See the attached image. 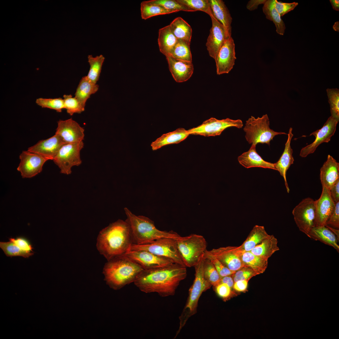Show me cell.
<instances>
[{"label": "cell", "instance_id": "1", "mask_svg": "<svg viewBox=\"0 0 339 339\" xmlns=\"http://www.w3.org/2000/svg\"><path fill=\"white\" fill-rule=\"evenodd\" d=\"M186 267L175 263L143 270L134 283L141 291L157 293L162 297L173 296L180 282L187 276Z\"/></svg>", "mask_w": 339, "mask_h": 339}, {"label": "cell", "instance_id": "2", "mask_svg": "<svg viewBox=\"0 0 339 339\" xmlns=\"http://www.w3.org/2000/svg\"><path fill=\"white\" fill-rule=\"evenodd\" d=\"M132 244L129 226L126 220L118 219L99 233L96 247L108 261L125 254Z\"/></svg>", "mask_w": 339, "mask_h": 339}, {"label": "cell", "instance_id": "3", "mask_svg": "<svg viewBox=\"0 0 339 339\" xmlns=\"http://www.w3.org/2000/svg\"><path fill=\"white\" fill-rule=\"evenodd\" d=\"M143 270L123 254L108 261L104 266L103 273L107 284L110 288L117 290L134 282L137 276Z\"/></svg>", "mask_w": 339, "mask_h": 339}, {"label": "cell", "instance_id": "4", "mask_svg": "<svg viewBox=\"0 0 339 339\" xmlns=\"http://www.w3.org/2000/svg\"><path fill=\"white\" fill-rule=\"evenodd\" d=\"M126 220L130 229L132 244L141 245L150 243L157 239L169 238L175 240L181 236L173 231L160 230L155 227L153 221L143 216H137L128 208H124Z\"/></svg>", "mask_w": 339, "mask_h": 339}, {"label": "cell", "instance_id": "5", "mask_svg": "<svg viewBox=\"0 0 339 339\" xmlns=\"http://www.w3.org/2000/svg\"><path fill=\"white\" fill-rule=\"evenodd\" d=\"M203 259L194 266L195 279L189 289L186 304L179 317V327L176 336L179 333L189 318L196 313L198 301L202 293L212 286L204 276Z\"/></svg>", "mask_w": 339, "mask_h": 339}, {"label": "cell", "instance_id": "6", "mask_svg": "<svg viewBox=\"0 0 339 339\" xmlns=\"http://www.w3.org/2000/svg\"><path fill=\"white\" fill-rule=\"evenodd\" d=\"M177 246L186 267L195 266L203 258L207 243L202 235L193 234L176 240Z\"/></svg>", "mask_w": 339, "mask_h": 339}, {"label": "cell", "instance_id": "7", "mask_svg": "<svg viewBox=\"0 0 339 339\" xmlns=\"http://www.w3.org/2000/svg\"><path fill=\"white\" fill-rule=\"evenodd\" d=\"M269 126V120L267 114L257 118L251 116L246 121L243 128L246 140L250 144L256 145L258 143H266L270 145V141L275 136L288 135L284 132L275 131L270 128Z\"/></svg>", "mask_w": 339, "mask_h": 339}, {"label": "cell", "instance_id": "8", "mask_svg": "<svg viewBox=\"0 0 339 339\" xmlns=\"http://www.w3.org/2000/svg\"><path fill=\"white\" fill-rule=\"evenodd\" d=\"M128 250L148 251L156 255L169 258L175 263L185 266L177 248L176 240L173 239H159L143 245L132 244Z\"/></svg>", "mask_w": 339, "mask_h": 339}, {"label": "cell", "instance_id": "9", "mask_svg": "<svg viewBox=\"0 0 339 339\" xmlns=\"http://www.w3.org/2000/svg\"><path fill=\"white\" fill-rule=\"evenodd\" d=\"M83 146V142L81 141L66 143L61 147L53 160L61 173L70 174L73 166L81 164L80 152Z\"/></svg>", "mask_w": 339, "mask_h": 339}, {"label": "cell", "instance_id": "10", "mask_svg": "<svg viewBox=\"0 0 339 339\" xmlns=\"http://www.w3.org/2000/svg\"><path fill=\"white\" fill-rule=\"evenodd\" d=\"M243 124L240 119L233 120L227 118L218 120L211 117L203 121L198 126L188 130L190 135H199L205 137L220 135L226 129L235 127L241 128Z\"/></svg>", "mask_w": 339, "mask_h": 339}, {"label": "cell", "instance_id": "11", "mask_svg": "<svg viewBox=\"0 0 339 339\" xmlns=\"http://www.w3.org/2000/svg\"><path fill=\"white\" fill-rule=\"evenodd\" d=\"M292 214L299 230L307 235L310 230L315 226V201L310 197L303 199L293 209Z\"/></svg>", "mask_w": 339, "mask_h": 339}, {"label": "cell", "instance_id": "12", "mask_svg": "<svg viewBox=\"0 0 339 339\" xmlns=\"http://www.w3.org/2000/svg\"><path fill=\"white\" fill-rule=\"evenodd\" d=\"M239 246H228L207 250L204 258L213 257L230 270L236 271L245 266L240 256Z\"/></svg>", "mask_w": 339, "mask_h": 339}, {"label": "cell", "instance_id": "13", "mask_svg": "<svg viewBox=\"0 0 339 339\" xmlns=\"http://www.w3.org/2000/svg\"><path fill=\"white\" fill-rule=\"evenodd\" d=\"M338 121L331 116L329 117L320 129L314 132L310 135V136H314L315 139L311 143L301 149L300 156L303 158L305 157L308 155L314 153L317 147L322 143L329 142L335 132Z\"/></svg>", "mask_w": 339, "mask_h": 339}, {"label": "cell", "instance_id": "14", "mask_svg": "<svg viewBox=\"0 0 339 339\" xmlns=\"http://www.w3.org/2000/svg\"><path fill=\"white\" fill-rule=\"evenodd\" d=\"M124 255L136 262L144 270L155 268L175 263L169 258L145 250H128Z\"/></svg>", "mask_w": 339, "mask_h": 339}, {"label": "cell", "instance_id": "15", "mask_svg": "<svg viewBox=\"0 0 339 339\" xmlns=\"http://www.w3.org/2000/svg\"><path fill=\"white\" fill-rule=\"evenodd\" d=\"M235 47L232 37L231 36L227 38L215 60L218 75L228 73L233 68L236 59Z\"/></svg>", "mask_w": 339, "mask_h": 339}, {"label": "cell", "instance_id": "16", "mask_svg": "<svg viewBox=\"0 0 339 339\" xmlns=\"http://www.w3.org/2000/svg\"><path fill=\"white\" fill-rule=\"evenodd\" d=\"M20 162L17 170L23 178L32 177L42 170L47 159L28 151H23L20 154Z\"/></svg>", "mask_w": 339, "mask_h": 339}, {"label": "cell", "instance_id": "17", "mask_svg": "<svg viewBox=\"0 0 339 339\" xmlns=\"http://www.w3.org/2000/svg\"><path fill=\"white\" fill-rule=\"evenodd\" d=\"M315 202V226H325L335 207V203L331 197L330 190L322 186L321 196Z\"/></svg>", "mask_w": 339, "mask_h": 339}, {"label": "cell", "instance_id": "18", "mask_svg": "<svg viewBox=\"0 0 339 339\" xmlns=\"http://www.w3.org/2000/svg\"><path fill=\"white\" fill-rule=\"evenodd\" d=\"M57 123L55 134L60 136L65 143L83 141L84 130L72 118L60 120Z\"/></svg>", "mask_w": 339, "mask_h": 339}, {"label": "cell", "instance_id": "19", "mask_svg": "<svg viewBox=\"0 0 339 339\" xmlns=\"http://www.w3.org/2000/svg\"><path fill=\"white\" fill-rule=\"evenodd\" d=\"M65 143L60 136L55 134L48 138L39 141L29 148L27 150L49 160H53L60 148Z\"/></svg>", "mask_w": 339, "mask_h": 339}, {"label": "cell", "instance_id": "20", "mask_svg": "<svg viewBox=\"0 0 339 339\" xmlns=\"http://www.w3.org/2000/svg\"><path fill=\"white\" fill-rule=\"evenodd\" d=\"M210 17L212 26L206 45L209 56L215 60L220 48L228 37L223 26L213 16Z\"/></svg>", "mask_w": 339, "mask_h": 339}, {"label": "cell", "instance_id": "21", "mask_svg": "<svg viewBox=\"0 0 339 339\" xmlns=\"http://www.w3.org/2000/svg\"><path fill=\"white\" fill-rule=\"evenodd\" d=\"M166 57L170 71L177 82H185L191 77L194 71L192 62L177 59L170 56Z\"/></svg>", "mask_w": 339, "mask_h": 339}, {"label": "cell", "instance_id": "22", "mask_svg": "<svg viewBox=\"0 0 339 339\" xmlns=\"http://www.w3.org/2000/svg\"><path fill=\"white\" fill-rule=\"evenodd\" d=\"M292 127L290 128L288 134V139L285 144L284 151L278 160L274 163L276 170L279 172L280 175L284 179L285 186L288 193L289 192L290 190L286 180V173L294 161L292 155L293 150L290 145L291 140L293 135L292 133Z\"/></svg>", "mask_w": 339, "mask_h": 339}, {"label": "cell", "instance_id": "23", "mask_svg": "<svg viewBox=\"0 0 339 339\" xmlns=\"http://www.w3.org/2000/svg\"><path fill=\"white\" fill-rule=\"evenodd\" d=\"M320 178L322 186L329 190L339 180V163L329 154L320 169Z\"/></svg>", "mask_w": 339, "mask_h": 339}, {"label": "cell", "instance_id": "24", "mask_svg": "<svg viewBox=\"0 0 339 339\" xmlns=\"http://www.w3.org/2000/svg\"><path fill=\"white\" fill-rule=\"evenodd\" d=\"M213 16L224 27L227 37L231 36L232 18L224 2L222 0H209Z\"/></svg>", "mask_w": 339, "mask_h": 339}, {"label": "cell", "instance_id": "25", "mask_svg": "<svg viewBox=\"0 0 339 339\" xmlns=\"http://www.w3.org/2000/svg\"><path fill=\"white\" fill-rule=\"evenodd\" d=\"M238 160L241 165L247 169L260 167L276 170L274 163L263 159L257 152L256 145L253 144H252L248 151L243 153L238 157Z\"/></svg>", "mask_w": 339, "mask_h": 339}, {"label": "cell", "instance_id": "26", "mask_svg": "<svg viewBox=\"0 0 339 339\" xmlns=\"http://www.w3.org/2000/svg\"><path fill=\"white\" fill-rule=\"evenodd\" d=\"M190 135L188 130L179 128L171 132L162 135L151 144L153 151L163 146L172 144H177L186 139Z\"/></svg>", "mask_w": 339, "mask_h": 339}, {"label": "cell", "instance_id": "27", "mask_svg": "<svg viewBox=\"0 0 339 339\" xmlns=\"http://www.w3.org/2000/svg\"><path fill=\"white\" fill-rule=\"evenodd\" d=\"M307 236L315 240L319 241L326 245L332 246L339 251V246L336 237L325 226H315L309 232Z\"/></svg>", "mask_w": 339, "mask_h": 339}, {"label": "cell", "instance_id": "28", "mask_svg": "<svg viewBox=\"0 0 339 339\" xmlns=\"http://www.w3.org/2000/svg\"><path fill=\"white\" fill-rule=\"evenodd\" d=\"M158 41L160 52L166 56H170L178 40L168 25L159 29Z\"/></svg>", "mask_w": 339, "mask_h": 339}, {"label": "cell", "instance_id": "29", "mask_svg": "<svg viewBox=\"0 0 339 339\" xmlns=\"http://www.w3.org/2000/svg\"><path fill=\"white\" fill-rule=\"evenodd\" d=\"M269 235L263 226L256 225L239 247L242 251H250Z\"/></svg>", "mask_w": 339, "mask_h": 339}, {"label": "cell", "instance_id": "30", "mask_svg": "<svg viewBox=\"0 0 339 339\" xmlns=\"http://www.w3.org/2000/svg\"><path fill=\"white\" fill-rule=\"evenodd\" d=\"M277 239L270 235L250 251L253 254L268 259L276 251L279 250Z\"/></svg>", "mask_w": 339, "mask_h": 339}, {"label": "cell", "instance_id": "31", "mask_svg": "<svg viewBox=\"0 0 339 339\" xmlns=\"http://www.w3.org/2000/svg\"><path fill=\"white\" fill-rule=\"evenodd\" d=\"M240 256L245 266L251 268L258 275L263 273L267 268L268 259L254 255L250 251L241 250Z\"/></svg>", "mask_w": 339, "mask_h": 339}, {"label": "cell", "instance_id": "32", "mask_svg": "<svg viewBox=\"0 0 339 339\" xmlns=\"http://www.w3.org/2000/svg\"><path fill=\"white\" fill-rule=\"evenodd\" d=\"M177 40H181L190 43L192 30L190 25L180 17L175 18L169 25Z\"/></svg>", "mask_w": 339, "mask_h": 339}, {"label": "cell", "instance_id": "33", "mask_svg": "<svg viewBox=\"0 0 339 339\" xmlns=\"http://www.w3.org/2000/svg\"><path fill=\"white\" fill-rule=\"evenodd\" d=\"M274 2L275 0H266L262 7L263 12L266 18L274 23L277 33L283 35L286 29L285 24L275 8Z\"/></svg>", "mask_w": 339, "mask_h": 339}, {"label": "cell", "instance_id": "34", "mask_svg": "<svg viewBox=\"0 0 339 339\" xmlns=\"http://www.w3.org/2000/svg\"><path fill=\"white\" fill-rule=\"evenodd\" d=\"M99 86L89 81L86 76L80 80L77 88L75 97L84 106L91 95L96 92Z\"/></svg>", "mask_w": 339, "mask_h": 339}, {"label": "cell", "instance_id": "35", "mask_svg": "<svg viewBox=\"0 0 339 339\" xmlns=\"http://www.w3.org/2000/svg\"><path fill=\"white\" fill-rule=\"evenodd\" d=\"M88 58L90 68L86 77L89 81L96 84L99 80L105 58L101 54L95 57L89 55Z\"/></svg>", "mask_w": 339, "mask_h": 339}, {"label": "cell", "instance_id": "36", "mask_svg": "<svg viewBox=\"0 0 339 339\" xmlns=\"http://www.w3.org/2000/svg\"><path fill=\"white\" fill-rule=\"evenodd\" d=\"M190 44L186 41L178 40L170 56L177 59L192 62Z\"/></svg>", "mask_w": 339, "mask_h": 339}, {"label": "cell", "instance_id": "37", "mask_svg": "<svg viewBox=\"0 0 339 339\" xmlns=\"http://www.w3.org/2000/svg\"><path fill=\"white\" fill-rule=\"evenodd\" d=\"M140 9L141 17L144 19L158 15L174 13L160 6L149 3L146 1H143L141 3Z\"/></svg>", "mask_w": 339, "mask_h": 339}, {"label": "cell", "instance_id": "38", "mask_svg": "<svg viewBox=\"0 0 339 339\" xmlns=\"http://www.w3.org/2000/svg\"><path fill=\"white\" fill-rule=\"evenodd\" d=\"M203 258L204 277L212 286L215 287L220 282L221 277L210 260Z\"/></svg>", "mask_w": 339, "mask_h": 339}, {"label": "cell", "instance_id": "39", "mask_svg": "<svg viewBox=\"0 0 339 339\" xmlns=\"http://www.w3.org/2000/svg\"><path fill=\"white\" fill-rule=\"evenodd\" d=\"M0 247L7 256L12 257L19 256L28 258L34 255L33 253L22 250L13 242L10 240L7 242H0Z\"/></svg>", "mask_w": 339, "mask_h": 339}, {"label": "cell", "instance_id": "40", "mask_svg": "<svg viewBox=\"0 0 339 339\" xmlns=\"http://www.w3.org/2000/svg\"><path fill=\"white\" fill-rule=\"evenodd\" d=\"M148 3L160 6L167 10L176 12L180 11L195 12V10L183 5L176 0H152L146 1Z\"/></svg>", "mask_w": 339, "mask_h": 339}, {"label": "cell", "instance_id": "41", "mask_svg": "<svg viewBox=\"0 0 339 339\" xmlns=\"http://www.w3.org/2000/svg\"><path fill=\"white\" fill-rule=\"evenodd\" d=\"M64 109L70 116L75 113H80L85 110V106L83 105L75 97L71 94L63 96Z\"/></svg>", "mask_w": 339, "mask_h": 339}, {"label": "cell", "instance_id": "42", "mask_svg": "<svg viewBox=\"0 0 339 339\" xmlns=\"http://www.w3.org/2000/svg\"><path fill=\"white\" fill-rule=\"evenodd\" d=\"M326 92L330 104L331 116L339 121V90L327 89Z\"/></svg>", "mask_w": 339, "mask_h": 339}, {"label": "cell", "instance_id": "43", "mask_svg": "<svg viewBox=\"0 0 339 339\" xmlns=\"http://www.w3.org/2000/svg\"><path fill=\"white\" fill-rule=\"evenodd\" d=\"M178 3L195 10L204 12L210 17L212 14L209 0H176Z\"/></svg>", "mask_w": 339, "mask_h": 339}, {"label": "cell", "instance_id": "44", "mask_svg": "<svg viewBox=\"0 0 339 339\" xmlns=\"http://www.w3.org/2000/svg\"><path fill=\"white\" fill-rule=\"evenodd\" d=\"M36 103L42 108H48L61 112L64 109L63 99L61 98H40L37 99Z\"/></svg>", "mask_w": 339, "mask_h": 339}, {"label": "cell", "instance_id": "45", "mask_svg": "<svg viewBox=\"0 0 339 339\" xmlns=\"http://www.w3.org/2000/svg\"><path fill=\"white\" fill-rule=\"evenodd\" d=\"M258 274L250 267L245 266L236 271L231 276L234 282L242 280H249Z\"/></svg>", "mask_w": 339, "mask_h": 339}, {"label": "cell", "instance_id": "46", "mask_svg": "<svg viewBox=\"0 0 339 339\" xmlns=\"http://www.w3.org/2000/svg\"><path fill=\"white\" fill-rule=\"evenodd\" d=\"M298 3H283L275 0L274 5L275 8L280 16H282L290 11L293 10L298 5Z\"/></svg>", "mask_w": 339, "mask_h": 339}, {"label": "cell", "instance_id": "47", "mask_svg": "<svg viewBox=\"0 0 339 339\" xmlns=\"http://www.w3.org/2000/svg\"><path fill=\"white\" fill-rule=\"evenodd\" d=\"M204 258H208L210 260L221 277L232 275L236 272L230 270L215 258L210 257Z\"/></svg>", "mask_w": 339, "mask_h": 339}, {"label": "cell", "instance_id": "48", "mask_svg": "<svg viewBox=\"0 0 339 339\" xmlns=\"http://www.w3.org/2000/svg\"><path fill=\"white\" fill-rule=\"evenodd\" d=\"M216 292L221 298L226 299L232 295V289L225 283L220 282L214 287Z\"/></svg>", "mask_w": 339, "mask_h": 339}, {"label": "cell", "instance_id": "49", "mask_svg": "<svg viewBox=\"0 0 339 339\" xmlns=\"http://www.w3.org/2000/svg\"><path fill=\"white\" fill-rule=\"evenodd\" d=\"M339 229V201L335 203V207L332 214L327 221L326 225Z\"/></svg>", "mask_w": 339, "mask_h": 339}, {"label": "cell", "instance_id": "50", "mask_svg": "<svg viewBox=\"0 0 339 339\" xmlns=\"http://www.w3.org/2000/svg\"><path fill=\"white\" fill-rule=\"evenodd\" d=\"M10 241L13 242L22 250L29 252H33V248L30 242L26 239L22 237H18L16 239L11 238Z\"/></svg>", "mask_w": 339, "mask_h": 339}, {"label": "cell", "instance_id": "51", "mask_svg": "<svg viewBox=\"0 0 339 339\" xmlns=\"http://www.w3.org/2000/svg\"><path fill=\"white\" fill-rule=\"evenodd\" d=\"M249 281L247 280H242L234 282L233 289L237 292L245 291L247 289Z\"/></svg>", "mask_w": 339, "mask_h": 339}, {"label": "cell", "instance_id": "52", "mask_svg": "<svg viewBox=\"0 0 339 339\" xmlns=\"http://www.w3.org/2000/svg\"><path fill=\"white\" fill-rule=\"evenodd\" d=\"M331 197L335 203L339 201V180L330 189Z\"/></svg>", "mask_w": 339, "mask_h": 339}, {"label": "cell", "instance_id": "53", "mask_svg": "<svg viewBox=\"0 0 339 339\" xmlns=\"http://www.w3.org/2000/svg\"><path fill=\"white\" fill-rule=\"evenodd\" d=\"M266 0H250L247 3L246 8L250 11H252L257 8L259 5L264 4Z\"/></svg>", "mask_w": 339, "mask_h": 339}, {"label": "cell", "instance_id": "54", "mask_svg": "<svg viewBox=\"0 0 339 339\" xmlns=\"http://www.w3.org/2000/svg\"><path fill=\"white\" fill-rule=\"evenodd\" d=\"M220 282L225 283L232 289H233L234 282L231 275L221 277Z\"/></svg>", "mask_w": 339, "mask_h": 339}, {"label": "cell", "instance_id": "55", "mask_svg": "<svg viewBox=\"0 0 339 339\" xmlns=\"http://www.w3.org/2000/svg\"><path fill=\"white\" fill-rule=\"evenodd\" d=\"M333 8L336 11H339V1L338 0H330Z\"/></svg>", "mask_w": 339, "mask_h": 339}, {"label": "cell", "instance_id": "56", "mask_svg": "<svg viewBox=\"0 0 339 339\" xmlns=\"http://www.w3.org/2000/svg\"><path fill=\"white\" fill-rule=\"evenodd\" d=\"M326 226L329 228L336 235L338 242L339 241V230L336 229L332 228L328 225H325Z\"/></svg>", "mask_w": 339, "mask_h": 339}, {"label": "cell", "instance_id": "57", "mask_svg": "<svg viewBox=\"0 0 339 339\" xmlns=\"http://www.w3.org/2000/svg\"><path fill=\"white\" fill-rule=\"evenodd\" d=\"M333 28L335 31L339 32V22H335Z\"/></svg>", "mask_w": 339, "mask_h": 339}]
</instances>
